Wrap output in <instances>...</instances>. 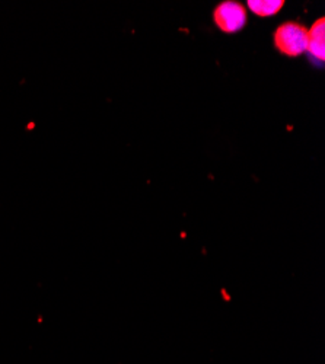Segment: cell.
Returning a JSON list of instances; mask_svg holds the SVG:
<instances>
[{"mask_svg":"<svg viewBox=\"0 0 325 364\" xmlns=\"http://www.w3.org/2000/svg\"><path fill=\"white\" fill-rule=\"evenodd\" d=\"M275 43L276 47L286 55H301L307 51L308 29L297 22H286L277 28Z\"/></svg>","mask_w":325,"mask_h":364,"instance_id":"cell-1","label":"cell"},{"mask_svg":"<svg viewBox=\"0 0 325 364\" xmlns=\"http://www.w3.org/2000/svg\"><path fill=\"white\" fill-rule=\"evenodd\" d=\"M215 22L223 33H236L247 23V11L238 2H223L215 9Z\"/></svg>","mask_w":325,"mask_h":364,"instance_id":"cell-2","label":"cell"},{"mask_svg":"<svg viewBox=\"0 0 325 364\" xmlns=\"http://www.w3.org/2000/svg\"><path fill=\"white\" fill-rule=\"evenodd\" d=\"M307 51L311 53L312 57L324 62L325 58V19H318L312 28L308 31V46Z\"/></svg>","mask_w":325,"mask_h":364,"instance_id":"cell-3","label":"cell"},{"mask_svg":"<svg viewBox=\"0 0 325 364\" xmlns=\"http://www.w3.org/2000/svg\"><path fill=\"white\" fill-rule=\"evenodd\" d=\"M248 8L258 16H273L276 15L284 5L283 0H267V2H264V0H250L247 4Z\"/></svg>","mask_w":325,"mask_h":364,"instance_id":"cell-4","label":"cell"}]
</instances>
